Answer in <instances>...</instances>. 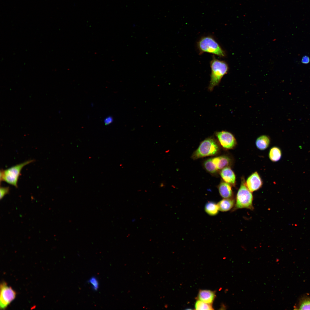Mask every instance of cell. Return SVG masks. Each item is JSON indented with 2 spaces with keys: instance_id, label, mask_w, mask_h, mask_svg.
Listing matches in <instances>:
<instances>
[{
  "instance_id": "cell-1",
  "label": "cell",
  "mask_w": 310,
  "mask_h": 310,
  "mask_svg": "<svg viewBox=\"0 0 310 310\" xmlns=\"http://www.w3.org/2000/svg\"><path fill=\"white\" fill-rule=\"evenodd\" d=\"M211 73L208 89L212 91L214 87L220 83L223 76L228 72V66L224 61L219 60L213 56L210 62Z\"/></svg>"
},
{
  "instance_id": "cell-2",
  "label": "cell",
  "mask_w": 310,
  "mask_h": 310,
  "mask_svg": "<svg viewBox=\"0 0 310 310\" xmlns=\"http://www.w3.org/2000/svg\"><path fill=\"white\" fill-rule=\"evenodd\" d=\"M197 44L200 54L207 53L222 57L226 56L224 51L212 36L207 35L202 37L198 40Z\"/></svg>"
},
{
  "instance_id": "cell-3",
  "label": "cell",
  "mask_w": 310,
  "mask_h": 310,
  "mask_svg": "<svg viewBox=\"0 0 310 310\" xmlns=\"http://www.w3.org/2000/svg\"><path fill=\"white\" fill-rule=\"evenodd\" d=\"M219 147L215 140L212 137L207 138L200 144L197 149L193 152L191 157L193 159L217 154L219 150Z\"/></svg>"
},
{
  "instance_id": "cell-4",
  "label": "cell",
  "mask_w": 310,
  "mask_h": 310,
  "mask_svg": "<svg viewBox=\"0 0 310 310\" xmlns=\"http://www.w3.org/2000/svg\"><path fill=\"white\" fill-rule=\"evenodd\" d=\"M34 161L33 160H30L5 170H1L0 173V182L1 181H5L17 187V183L22 169L24 166L33 162Z\"/></svg>"
},
{
  "instance_id": "cell-5",
  "label": "cell",
  "mask_w": 310,
  "mask_h": 310,
  "mask_svg": "<svg viewBox=\"0 0 310 310\" xmlns=\"http://www.w3.org/2000/svg\"><path fill=\"white\" fill-rule=\"evenodd\" d=\"M253 196L245 184L244 180L241 182L237 192L235 210L241 208L253 209Z\"/></svg>"
},
{
  "instance_id": "cell-6",
  "label": "cell",
  "mask_w": 310,
  "mask_h": 310,
  "mask_svg": "<svg viewBox=\"0 0 310 310\" xmlns=\"http://www.w3.org/2000/svg\"><path fill=\"white\" fill-rule=\"evenodd\" d=\"M16 296V293L5 282L0 285V308L4 309L13 301Z\"/></svg>"
},
{
  "instance_id": "cell-7",
  "label": "cell",
  "mask_w": 310,
  "mask_h": 310,
  "mask_svg": "<svg viewBox=\"0 0 310 310\" xmlns=\"http://www.w3.org/2000/svg\"><path fill=\"white\" fill-rule=\"evenodd\" d=\"M215 135L221 145L224 148L233 149L237 144L236 139L231 133L224 131H216Z\"/></svg>"
},
{
  "instance_id": "cell-8",
  "label": "cell",
  "mask_w": 310,
  "mask_h": 310,
  "mask_svg": "<svg viewBox=\"0 0 310 310\" xmlns=\"http://www.w3.org/2000/svg\"><path fill=\"white\" fill-rule=\"evenodd\" d=\"M245 184L249 191L252 192L261 188L263 182L258 173L255 172L248 177Z\"/></svg>"
},
{
  "instance_id": "cell-9",
  "label": "cell",
  "mask_w": 310,
  "mask_h": 310,
  "mask_svg": "<svg viewBox=\"0 0 310 310\" xmlns=\"http://www.w3.org/2000/svg\"><path fill=\"white\" fill-rule=\"evenodd\" d=\"M220 176L223 181L234 186L236 183V176L233 171L229 167L222 169L220 172Z\"/></svg>"
},
{
  "instance_id": "cell-10",
  "label": "cell",
  "mask_w": 310,
  "mask_h": 310,
  "mask_svg": "<svg viewBox=\"0 0 310 310\" xmlns=\"http://www.w3.org/2000/svg\"><path fill=\"white\" fill-rule=\"evenodd\" d=\"M218 188L220 195L222 197L232 198L233 192L230 185L224 181H222L219 185Z\"/></svg>"
},
{
  "instance_id": "cell-11",
  "label": "cell",
  "mask_w": 310,
  "mask_h": 310,
  "mask_svg": "<svg viewBox=\"0 0 310 310\" xmlns=\"http://www.w3.org/2000/svg\"><path fill=\"white\" fill-rule=\"evenodd\" d=\"M212 161L216 166L218 170H221L230 164L231 160L228 156H222L212 158Z\"/></svg>"
},
{
  "instance_id": "cell-12",
  "label": "cell",
  "mask_w": 310,
  "mask_h": 310,
  "mask_svg": "<svg viewBox=\"0 0 310 310\" xmlns=\"http://www.w3.org/2000/svg\"><path fill=\"white\" fill-rule=\"evenodd\" d=\"M199 300L205 303L211 304L215 299L214 292L209 290H200L198 294Z\"/></svg>"
},
{
  "instance_id": "cell-13",
  "label": "cell",
  "mask_w": 310,
  "mask_h": 310,
  "mask_svg": "<svg viewBox=\"0 0 310 310\" xmlns=\"http://www.w3.org/2000/svg\"><path fill=\"white\" fill-rule=\"evenodd\" d=\"M235 201L232 198H224L217 204L219 210L221 212H226L230 210L234 206Z\"/></svg>"
},
{
  "instance_id": "cell-14",
  "label": "cell",
  "mask_w": 310,
  "mask_h": 310,
  "mask_svg": "<svg viewBox=\"0 0 310 310\" xmlns=\"http://www.w3.org/2000/svg\"><path fill=\"white\" fill-rule=\"evenodd\" d=\"M270 139L266 135H261L258 137L255 141V145L259 150H263L266 149L269 146Z\"/></svg>"
},
{
  "instance_id": "cell-15",
  "label": "cell",
  "mask_w": 310,
  "mask_h": 310,
  "mask_svg": "<svg viewBox=\"0 0 310 310\" xmlns=\"http://www.w3.org/2000/svg\"><path fill=\"white\" fill-rule=\"evenodd\" d=\"M205 212L210 216H214L218 213L219 210L217 204L213 202H209L205 206Z\"/></svg>"
},
{
  "instance_id": "cell-16",
  "label": "cell",
  "mask_w": 310,
  "mask_h": 310,
  "mask_svg": "<svg viewBox=\"0 0 310 310\" xmlns=\"http://www.w3.org/2000/svg\"><path fill=\"white\" fill-rule=\"evenodd\" d=\"M269 157L273 162H276L280 160L282 156V152L280 149L274 146L270 149L269 152Z\"/></svg>"
},
{
  "instance_id": "cell-17",
  "label": "cell",
  "mask_w": 310,
  "mask_h": 310,
  "mask_svg": "<svg viewBox=\"0 0 310 310\" xmlns=\"http://www.w3.org/2000/svg\"><path fill=\"white\" fill-rule=\"evenodd\" d=\"M204 165L206 170L210 173H215L218 170L216 166L212 161V158L206 160L204 162Z\"/></svg>"
},
{
  "instance_id": "cell-18",
  "label": "cell",
  "mask_w": 310,
  "mask_h": 310,
  "mask_svg": "<svg viewBox=\"0 0 310 310\" xmlns=\"http://www.w3.org/2000/svg\"><path fill=\"white\" fill-rule=\"evenodd\" d=\"M298 308L299 310H310V297H306L301 298L299 301Z\"/></svg>"
},
{
  "instance_id": "cell-19",
  "label": "cell",
  "mask_w": 310,
  "mask_h": 310,
  "mask_svg": "<svg viewBox=\"0 0 310 310\" xmlns=\"http://www.w3.org/2000/svg\"><path fill=\"white\" fill-rule=\"evenodd\" d=\"M195 308L196 310L213 309L211 304L205 303L199 300L196 302Z\"/></svg>"
},
{
  "instance_id": "cell-20",
  "label": "cell",
  "mask_w": 310,
  "mask_h": 310,
  "mask_svg": "<svg viewBox=\"0 0 310 310\" xmlns=\"http://www.w3.org/2000/svg\"><path fill=\"white\" fill-rule=\"evenodd\" d=\"M89 282L92 285V287L94 290H96L98 289L99 284L96 278L92 277L89 280Z\"/></svg>"
},
{
  "instance_id": "cell-21",
  "label": "cell",
  "mask_w": 310,
  "mask_h": 310,
  "mask_svg": "<svg viewBox=\"0 0 310 310\" xmlns=\"http://www.w3.org/2000/svg\"><path fill=\"white\" fill-rule=\"evenodd\" d=\"M9 187H0V199H1L6 194L9 193Z\"/></svg>"
},
{
  "instance_id": "cell-22",
  "label": "cell",
  "mask_w": 310,
  "mask_h": 310,
  "mask_svg": "<svg viewBox=\"0 0 310 310\" xmlns=\"http://www.w3.org/2000/svg\"><path fill=\"white\" fill-rule=\"evenodd\" d=\"M310 61V59L309 56L307 55L303 56L302 58L301 62L304 64H307L309 63Z\"/></svg>"
},
{
  "instance_id": "cell-23",
  "label": "cell",
  "mask_w": 310,
  "mask_h": 310,
  "mask_svg": "<svg viewBox=\"0 0 310 310\" xmlns=\"http://www.w3.org/2000/svg\"><path fill=\"white\" fill-rule=\"evenodd\" d=\"M113 121L112 117H109L106 118L104 120V122L106 124H108L111 123Z\"/></svg>"
}]
</instances>
